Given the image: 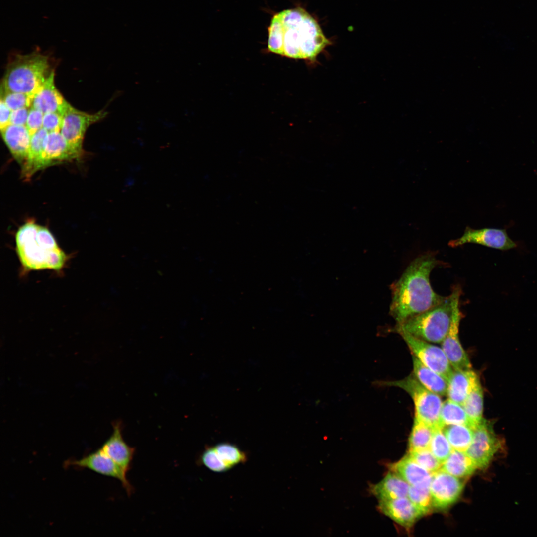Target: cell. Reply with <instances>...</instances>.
Listing matches in <instances>:
<instances>
[{
    "instance_id": "cell-1",
    "label": "cell",
    "mask_w": 537,
    "mask_h": 537,
    "mask_svg": "<svg viewBox=\"0 0 537 537\" xmlns=\"http://www.w3.org/2000/svg\"><path fill=\"white\" fill-rule=\"evenodd\" d=\"M268 32V50L291 58L315 61L331 43L317 21L301 7L274 14Z\"/></svg>"
},
{
    "instance_id": "cell-2",
    "label": "cell",
    "mask_w": 537,
    "mask_h": 537,
    "mask_svg": "<svg viewBox=\"0 0 537 537\" xmlns=\"http://www.w3.org/2000/svg\"><path fill=\"white\" fill-rule=\"evenodd\" d=\"M441 263L434 255H421L410 262L401 277L391 286L389 313L396 322L403 323L442 303L446 297L432 288L430 275Z\"/></svg>"
},
{
    "instance_id": "cell-3",
    "label": "cell",
    "mask_w": 537,
    "mask_h": 537,
    "mask_svg": "<svg viewBox=\"0 0 537 537\" xmlns=\"http://www.w3.org/2000/svg\"><path fill=\"white\" fill-rule=\"evenodd\" d=\"M15 241L17 255L24 271H60L68 262V255L50 231L35 223L28 222L20 227Z\"/></svg>"
},
{
    "instance_id": "cell-4",
    "label": "cell",
    "mask_w": 537,
    "mask_h": 537,
    "mask_svg": "<svg viewBox=\"0 0 537 537\" xmlns=\"http://www.w3.org/2000/svg\"><path fill=\"white\" fill-rule=\"evenodd\" d=\"M49 57L39 52L15 55L8 64L1 89L33 96L52 70Z\"/></svg>"
},
{
    "instance_id": "cell-5",
    "label": "cell",
    "mask_w": 537,
    "mask_h": 537,
    "mask_svg": "<svg viewBox=\"0 0 537 537\" xmlns=\"http://www.w3.org/2000/svg\"><path fill=\"white\" fill-rule=\"evenodd\" d=\"M459 286H454L451 294L440 304L396 324L395 330L428 342L442 343L450 327L454 301Z\"/></svg>"
},
{
    "instance_id": "cell-6",
    "label": "cell",
    "mask_w": 537,
    "mask_h": 537,
    "mask_svg": "<svg viewBox=\"0 0 537 537\" xmlns=\"http://www.w3.org/2000/svg\"><path fill=\"white\" fill-rule=\"evenodd\" d=\"M405 390L412 398L415 408L414 418L434 429L441 428L440 413L443 402L440 396L429 390L413 375L392 383Z\"/></svg>"
},
{
    "instance_id": "cell-7",
    "label": "cell",
    "mask_w": 537,
    "mask_h": 537,
    "mask_svg": "<svg viewBox=\"0 0 537 537\" xmlns=\"http://www.w3.org/2000/svg\"><path fill=\"white\" fill-rule=\"evenodd\" d=\"M504 447V440L494 432L493 422L484 419L474 429L473 440L466 453L477 469H484Z\"/></svg>"
},
{
    "instance_id": "cell-8",
    "label": "cell",
    "mask_w": 537,
    "mask_h": 537,
    "mask_svg": "<svg viewBox=\"0 0 537 537\" xmlns=\"http://www.w3.org/2000/svg\"><path fill=\"white\" fill-rule=\"evenodd\" d=\"M398 333L401 335L414 357L424 365L448 381L453 370L442 348L407 333L400 332Z\"/></svg>"
},
{
    "instance_id": "cell-9",
    "label": "cell",
    "mask_w": 537,
    "mask_h": 537,
    "mask_svg": "<svg viewBox=\"0 0 537 537\" xmlns=\"http://www.w3.org/2000/svg\"><path fill=\"white\" fill-rule=\"evenodd\" d=\"M107 115V112L103 110L94 114H89L71 106L63 115L60 132L80 156L83 152V142L87 129L91 124L104 119Z\"/></svg>"
},
{
    "instance_id": "cell-10",
    "label": "cell",
    "mask_w": 537,
    "mask_h": 537,
    "mask_svg": "<svg viewBox=\"0 0 537 537\" xmlns=\"http://www.w3.org/2000/svg\"><path fill=\"white\" fill-rule=\"evenodd\" d=\"M461 294V289L459 286L454 301L450 327L448 334L442 342V349L453 370H456L472 369L471 363L459 337V324L462 316L459 308Z\"/></svg>"
},
{
    "instance_id": "cell-11",
    "label": "cell",
    "mask_w": 537,
    "mask_h": 537,
    "mask_svg": "<svg viewBox=\"0 0 537 537\" xmlns=\"http://www.w3.org/2000/svg\"><path fill=\"white\" fill-rule=\"evenodd\" d=\"M466 243H474L502 251L518 248L519 243L513 240L504 229L484 228L472 229L467 226L463 235L450 240L448 245L457 247Z\"/></svg>"
},
{
    "instance_id": "cell-12",
    "label": "cell",
    "mask_w": 537,
    "mask_h": 537,
    "mask_svg": "<svg viewBox=\"0 0 537 537\" xmlns=\"http://www.w3.org/2000/svg\"><path fill=\"white\" fill-rule=\"evenodd\" d=\"M464 483L459 479L440 469L432 473L430 487L433 507L444 510L453 504L459 497Z\"/></svg>"
},
{
    "instance_id": "cell-13",
    "label": "cell",
    "mask_w": 537,
    "mask_h": 537,
    "mask_svg": "<svg viewBox=\"0 0 537 537\" xmlns=\"http://www.w3.org/2000/svg\"><path fill=\"white\" fill-rule=\"evenodd\" d=\"M69 465L87 468L99 474L119 480L128 494L133 488L127 479V473L100 448L79 460L69 462Z\"/></svg>"
},
{
    "instance_id": "cell-14",
    "label": "cell",
    "mask_w": 537,
    "mask_h": 537,
    "mask_svg": "<svg viewBox=\"0 0 537 537\" xmlns=\"http://www.w3.org/2000/svg\"><path fill=\"white\" fill-rule=\"evenodd\" d=\"M71 106L56 88L54 72L52 70L34 94L31 107L39 110L44 114L55 112L63 116Z\"/></svg>"
},
{
    "instance_id": "cell-15",
    "label": "cell",
    "mask_w": 537,
    "mask_h": 537,
    "mask_svg": "<svg viewBox=\"0 0 537 537\" xmlns=\"http://www.w3.org/2000/svg\"><path fill=\"white\" fill-rule=\"evenodd\" d=\"M378 510L406 528H411L422 515L407 497L379 501Z\"/></svg>"
},
{
    "instance_id": "cell-16",
    "label": "cell",
    "mask_w": 537,
    "mask_h": 537,
    "mask_svg": "<svg viewBox=\"0 0 537 537\" xmlns=\"http://www.w3.org/2000/svg\"><path fill=\"white\" fill-rule=\"evenodd\" d=\"M113 431L101 448L126 473L130 469L135 448L125 442L122 435V424L119 421L113 424Z\"/></svg>"
},
{
    "instance_id": "cell-17",
    "label": "cell",
    "mask_w": 537,
    "mask_h": 537,
    "mask_svg": "<svg viewBox=\"0 0 537 537\" xmlns=\"http://www.w3.org/2000/svg\"><path fill=\"white\" fill-rule=\"evenodd\" d=\"M79 157L60 132L54 131L48 133L44 142L42 168L62 161Z\"/></svg>"
},
{
    "instance_id": "cell-18",
    "label": "cell",
    "mask_w": 537,
    "mask_h": 537,
    "mask_svg": "<svg viewBox=\"0 0 537 537\" xmlns=\"http://www.w3.org/2000/svg\"><path fill=\"white\" fill-rule=\"evenodd\" d=\"M480 382L479 377L472 369L453 370L448 381L447 395L448 399L462 405Z\"/></svg>"
},
{
    "instance_id": "cell-19",
    "label": "cell",
    "mask_w": 537,
    "mask_h": 537,
    "mask_svg": "<svg viewBox=\"0 0 537 537\" xmlns=\"http://www.w3.org/2000/svg\"><path fill=\"white\" fill-rule=\"evenodd\" d=\"M389 469L403 479L410 486L430 487L432 473L418 464L408 454L390 464Z\"/></svg>"
},
{
    "instance_id": "cell-20",
    "label": "cell",
    "mask_w": 537,
    "mask_h": 537,
    "mask_svg": "<svg viewBox=\"0 0 537 537\" xmlns=\"http://www.w3.org/2000/svg\"><path fill=\"white\" fill-rule=\"evenodd\" d=\"M0 131L12 156L22 165L28 155L31 139L26 126L9 124Z\"/></svg>"
},
{
    "instance_id": "cell-21",
    "label": "cell",
    "mask_w": 537,
    "mask_h": 537,
    "mask_svg": "<svg viewBox=\"0 0 537 537\" xmlns=\"http://www.w3.org/2000/svg\"><path fill=\"white\" fill-rule=\"evenodd\" d=\"M410 485L396 473L389 470L379 482L370 485V493L378 501L407 497Z\"/></svg>"
},
{
    "instance_id": "cell-22",
    "label": "cell",
    "mask_w": 537,
    "mask_h": 537,
    "mask_svg": "<svg viewBox=\"0 0 537 537\" xmlns=\"http://www.w3.org/2000/svg\"><path fill=\"white\" fill-rule=\"evenodd\" d=\"M48 132L41 128L31 136L27 158L22 165L21 175L28 180L38 170L42 169L44 142Z\"/></svg>"
},
{
    "instance_id": "cell-23",
    "label": "cell",
    "mask_w": 537,
    "mask_h": 537,
    "mask_svg": "<svg viewBox=\"0 0 537 537\" xmlns=\"http://www.w3.org/2000/svg\"><path fill=\"white\" fill-rule=\"evenodd\" d=\"M413 375L429 390L443 396L447 395L448 381L413 356Z\"/></svg>"
},
{
    "instance_id": "cell-24",
    "label": "cell",
    "mask_w": 537,
    "mask_h": 537,
    "mask_svg": "<svg viewBox=\"0 0 537 537\" xmlns=\"http://www.w3.org/2000/svg\"><path fill=\"white\" fill-rule=\"evenodd\" d=\"M441 469L457 478H461L470 476L477 468L466 452L453 449L449 456L442 464Z\"/></svg>"
},
{
    "instance_id": "cell-25",
    "label": "cell",
    "mask_w": 537,
    "mask_h": 537,
    "mask_svg": "<svg viewBox=\"0 0 537 537\" xmlns=\"http://www.w3.org/2000/svg\"><path fill=\"white\" fill-rule=\"evenodd\" d=\"M443 431L453 449L466 452L473 438L474 430L466 425H449Z\"/></svg>"
},
{
    "instance_id": "cell-26",
    "label": "cell",
    "mask_w": 537,
    "mask_h": 537,
    "mask_svg": "<svg viewBox=\"0 0 537 537\" xmlns=\"http://www.w3.org/2000/svg\"><path fill=\"white\" fill-rule=\"evenodd\" d=\"M483 391L480 382L462 405L469 419L470 427L473 430L484 419L483 417Z\"/></svg>"
},
{
    "instance_id": "cell-27",
    "label": "cell",
    "mask_w": 537,
    "mask_h": 537,
    "mask_svg": "<svg viewBox=\"0 0 537 537\" xmlns=\"http://www.w3.org/2000/svg\"><path fill=\"white\" fill-rule=\"evenodd\" d=\"M440 422L442 428L449 425L462 424L470 427L469 419L462 405L449 399L442 403Z\"/></svg>"
},
{
    "instance_id": "cell-28",
    "label": "cell",
    "mask_w": 537,
    "mask_h": 537,
    "mask_svg": "<svg viewBox=\"0 0 537 537\" xmlns=\"http://www.w3.org/2000/svg\"><path fill=\"white\" fill-rule=\"evenodd\" d=\"M434 429L425 422L414 418L409 438V452L429 448Z\"/></svg>"
},
{
    "instance_id": "cell-29",
    "label": "cell",
    "mask_w": 537,
    "mask_h": 537,
    "mask_svg": "<svg viewBox=\"0 0 537 537\" xmlns=\"http://www.w3.org/2000/svg\"><path fill=\"white\" fill-rule=\"evenodd\" d=\"M219 457L230 469L233 467L247 461V454L237 446L229 443H221L214 446Z\"/></svg>"
},
{
    "instance_id": "cell-30",
    "label": "cell",
    "mask_w": 537,
    "mask_h": 537,
    "mask_svg": "<svg viewBox=\"0 0 537 537\" xmlns=\"http://www.w3.org/2000/svg\"><path fill=\"white\" fill-rule=\"evenodd\" d=\"M407 497L422 516L429 513L433 508L429 487L410 486Z\"/></svg>"
},
{
    "instance_id": "cell-31",
    "label": "cell",
    "mask_w": 537,
    "mask_h": 537,
    "mask_svg": "<svg viewBox=\"0 0 537 537\" xmlns=\"http://www.w3.org/2000/svg\"><path fill=\"white\" fill-rule=\"evenodd\" d=\"M429 448L435 457L443 464L453 448L444 434L443 429H434Z\"/></svg>"
},
{
    "instance_id": "cell-32",
    "label": "cell",
    "mask_w": 537,
    "mask_h": 537,
    "mask_svg": "<svg viewBox=\"0 0 537 537\" xmlns=\"http://www.w3.org/2000/svg\"><path fill=\"white\" fill-rule=\"evenodd\" d=\"M0 95V99L11 111L24 107H31L33 96L29 94L1 89Z\"/></svg>"
},
{
    "instance_id": "cell-33",
    "label": "cell",
    "mask_w": 537,
    "mask_h": 537,
    "mask_svg": "<svg viewBox=\"0 0 537 537\" xmlns=\"http://www.w3.org/2000/svg\"><path fill=\"white\" fill-rule=\"evenodd\" d=\"M408 455L418 464L432 473L440 470L442 464L435 457L430 448L409 452Z\"/></svg>"
},
{
    "instance_id": "cell-34",
    "label": "cell",
    "mask_w": 537,
    "mask_h": 537,
    "mask_svg": "<svg viewBox=\"0 0 537 537\" xmlns=\"http://www.w3.org/2000/svg\"><path fill=\"white\" fill-rule=\"evenodd\" d=\"M200 461L213 472H223L230 469L219 457L214 446L206 448L201 455Z\"/></svg>"
},
{
    "instance_id": "cell-35",
    "label": "cell",
    "mask_w": 537,
    "mask_h": 537,
    "mask_svg": "<svg viewBox=\"0 0 537 537\" xmlns=\"http://www.w3.org/2000/svg\"><path fill=\"white\" fill-rule=\"evenodd\" d=\"M63 117L62 115L55 112L44 113L42 128L48 133L54 131L60 132Z\"/></svg>"
},
{
    "instance_id": "cell-36",
    "label": "cell",
    "mask_w": 537,
    "mask_h": 537,
    "mask_svg": "<svg viewBox=\"0 0 537 537\" xmlns=\"http://www.w3.org/2000/svg\"><path fill=\"white\" fill-rule=\"evenodd\" d=\"M44 113L39 110L31 107L26 126L31 136L42 128Z\"/></svg>"
},
{
    "instance_id": "cell-37",
    "label": "cell",
    "mask_w": 537,
    "mask_h": 537,
    "mask_svg": "<svg viewBox=\"0 0 537 537\" xmlns=\"http://www.w3.org/2000/svg\"><path fill=\"white\" fill-rule=\"evenodd\" d=\"M30 109V107H24L12 111L10 117V124L25 126Z\"/></svg>"
},
{
    "instance_id": "cell-38",
    "label": "cell",
    "mask_w": 537,
    "mask_h": 537,
    "mask_svg": "<svg viewBox=\"0 0 537 537\" xmlns=\"http://www.w3.org/2000/svg\"><path fill=\"white\" fill-rule=\"evenodd\" d=\"M11 111L0 99V129H3L10 124V117Z\"/></svg>"
}]
</instances>
